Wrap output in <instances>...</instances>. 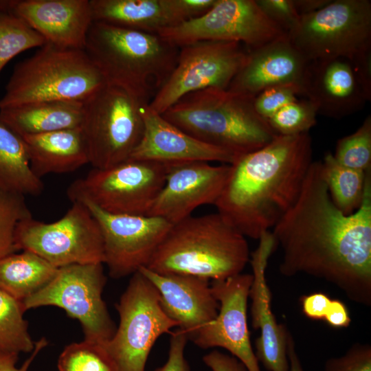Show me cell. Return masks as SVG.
Instances as JSON below:
<instances>
[{
	"mask_svg": "<svg viewBox=\"0 0 371 371\" xmlns=\"http://www.w3.org/2000/svg\"><path fill=\"white\" fill-rule=\"evenodd\" d=\"M282 275L304 273L371 305V168L360 207L346 215L333 202L321 161L311 163L293 206L273 227Z\"/></svg>",
	"mask_w": 371,
	"mask_h": 371,
	"instance_id": "cell-1",
	"label": "cell"
},
{
	"mask_svg": "<svg viewBox=\"0 0 371 371\" xmlns=\"http://www.w3.org/2000/svg\"><path fill=\"white\" fill-rule=\"evenodd\" d=\"M308 133L276 135L264 147L237 157L214 204L245 237L259 239L297 200L313 162Z\"/></svg>",
	"mask_w": 371,
	"mask_h": 371,
	"instance_id": "cell-2",
	"label": "cell"
},
{
	"mask_svg": "<svg viewBox=\"0 0 371 371\" xmlns=\"http://www.w3.org/2000/svg\"><path fill=\"white\" fill-rule=\"evenodd\" d=\"M249 258L245 236L216 212L172 224L145 267L221 280L241 273Z\"/></svg>",
	"mask_w": 371,
	"mask_h": 371,
	"instance_id": "cell-3",
	"label": "cell"
},
{
	"mask_svg": "<svg viewBox=\"0 0 371 371\" xmlns=\"http://www.w3.org/2000/svg\"><path fill=\"white\" fill-rule=\"evenodd\" d=\"M84 50L107 84L149 103L175 68L179 47L159 34L93 21Z\"/></svg>",
	"mask_w": 371,
	"mask_h": 371,
	"instance_id": "cell-4",
	"label": "cell"
},
{
	"mask_svg": "<svg viewBox=\"0 0 371 371\" xmlns=\"http://www.w3.org/2000/svg\"><path fill=\"white\" fill-rule=\"evenodd\" d=\"M163 117L183 131L236 158L257 150L277 135L255 110L254 98L220 88L190 93Z\"/></svg>",
	"mask_w": 371,
	"mask_h": 371,
	"instance_id": "cell-5",
	"label": "cell"
},
{
	"mask_svg": "<svg viewBox=\"0 0 371 371\" xmlns=\"http://www.w3.org/2000/svg\"><path fill=\"white\" fill-rule=\"evenodd\" d=\"M106 84L84 49L46 43L15 65L0 110L40 101L84 102Z\"/></svg>",
	"mask_w": 371,
	"mask_h": 371,
	"instance_id": "cell-6",
	"label": "cell"
},
{
	"mask_svg": "<svg viewBox=\"0 0 371 371\" xmlns=\"http://www.w3.org/2000/svg\"><path fill=\"white\" fill-rule=\"evenodd\" d=\"M146 104L135 93L107 83L83 102L80 129L93 168L129 159L143 135L141 109Z\"/></svg>",
	"mask_w": 371,
	"mask_h": 371,
	"instance_id": "cell-7",
	"label": "cell"
},
{
	"mask_svg": "<svg viewBox=\"0 0 371 371\" xmlns=\"http://www.w3.org/2000/svg\"><path fill=\"white\" fill-rule=\"evenodd\" d=\"M308 62L347 58L371 51V1L334 0L302 15L286 34Z\"/></svg>",
	"mask_w": 371,
	"mask_h": 371,
	"instance_id": "cell-8",
	"label": "cell"
},
{
	"mask_svg": "<svg viewBox=\"0 0 371 371\" xmlns=\"http://www.w3.org/2000/svg\"><path fill=\"white\" fill-rule=\"evenodd\" d=\"M167 168L131 159L106 168H93L70 184L67 194L71 203L89 201L111 214L147 215L164 185Z\"/></svg>",
	"mask_w": 371,
	"mask_h": 371,
	"instance_id": "cell-9",
	"label": "cell"
},
{
	"mask_svg": "<svg viewBox=\"0 0 371 371\" xmlns=\"http://www.w3.org/2000/svg\"><path fill=\"white\" fill-rule=\"evenodd\" d=\"M17 250L30 251L56 268L104 262L100 226L87 207L71 206L59 220L45 223L30 216L21 220L14 233Z\"/></svg>",
	"mask_w": 371,
	"mask_h": 371,
	"instance_id": "cell-10",
	"label": "cell"
},
{
	"mask_svg": "<svg viewBox=\"0 0 371 371\" xmlns=\"http://www.w3.org/2000/svg\"><path fill=\"white\" fill-rule=\"evenodd\" d=\"M116 309L119 326L104 346L118 371H145L155 342L177 324L165 313L157 291L139 271L132 275Z\"/></svg>",
	"mask_w": 371,
	"mask_h": 371,
	"instance_id": "cell-11",
	"label": "cell"
},
{
	"mask_svg": "<svg viewBox=\"0 0 371 371\" xmlns=\"http://www.w3.org/2000/svg\"><path fill=\"white\" fill-rule=\"evenodd\" d=\"M106 280L102 263L62 267L47 284L21 302L25 311L60 308L80 322L85 339L105 344L116 330L102 299Z\"/></svg>",
	"mask_w": 371,
	"mask_h": 371,
	"instance_id": "cell-12",
	"label": "cell"
},
{
	"mask_svg": "<svg viewBox=\"0 0 371 371\" xmlns=\"http://www.w3.org/2000/svg\"><path fill=\"white\" fill-rule=\"evenodd\" d=\"M237 42L201 41L179 47L177 61L148 106L162 114L184 95L207 88L227 89L247 57Z\"/></svg>",
	"mask_w": 371,
	"mask_h": 371,
	"instance_id": "cell-13",
	"label": "cell"
},
{
	"mask_svg": "<svg viewBox=\"0 0 371 371\" xmlns=\"http://www.w3.org/2000/svg\"><path fill=\"white\" fill-rule=\"evenodd\" d=\"M181 47L201 41L237 42L255 49L286 36L261 10L256 0H216L203 15L158 34Z\"/></svg>",
	"mask_w": 371,
	"mask_h": 371,
	"instance_id": "cell-14",
	"label": "cell"
},
{
	"mask_svg": "<svg viewBox=\"0 0 371 371\" xmlns=\"http://www.w3.org/2000/svg\"><path fill=\"white\" fill-rule=\"evenodd\" d=\"M85 205L102 236L104 262L114 278L133 275L146 267L172 224L155 216L115 214L89 201Z\"/></svg>",
	"mask_w": 371,
	"mask_h": 371,
	"instance_id": "cell-15",
	"label": "cell"
},
{
	"mask_svg": "<svg viewBox=\"0 0 371 371\" xmlns=\"http://www.w3.org/2000/svg\"><path fill=\"white\" fill-rule=\"evenodd\" d=\"M252 280V274L241 273L212 280V291L219 304L218 315L190 340L201 348H223L248 371H261L251 347L247 324V300Z\"/></svg>",
	"mask_w": 371,
	"mask_h": 371,
	"instance_id": "cell-16",
	"label": "cell"
},
{
	"mask_svg": "<svg viewBox=\"0 0 371 371\" xmlns=\"http://www.w3.org/2000/svg\"><path fill=\"white\" fill-rule=\"evenodd\" d=\"M164 186L148 214L175 224L201 205L214 204L227 181L230 164L192 161L167 166Z\"/></svg>",
	"mask_w": 371,
	"mask_h": 371,
	"instance_id": "cell-17",
	"label": "cell"
},
{
	"mask_svg": "<svg viewBox=\"0 0 371 371\" xmlns=\"http://www.w3.org/2000/svg\"><path fill=\"white\" fill-rule=\"evenodd\" d=\"M258 247L251 254L252 283L249 290L251 300L252 326L260 330L255 341V355L268 371H289L286 352L288 329L276 322L271 310V294L266 280L268 260L276 248L271 232L263 234L258 239Z\"/></svg>",
	"mask_w": 371,
	"mask_h": 371,
	"instance_id": "cell-18",
	"label": "cell"
},
{
	"mask_svg": "<svg viewBox=\"0 0 371 371\" xmlns=\"http://www.w3.org/2000/svg\"><path fill=\"white\" fill-rule=\"evenodd\" d=\"M142 137L129 159L171 166L192 161H218L231 164L236 158L231 153L206 144L183 131L150 108L141 109Z\"/></svg>",
	"mask_w": 371,
	"mask_h": 371,
	"instance_id": "cell-19",
	"label": "cell"
},
{
	"mask_svg": "<svg viewBox=\"0 0 371 371\" xmlns=\"http://www.w3.org/2000/svg\"><path fill=\"white\" fill-rule=\"evenodd\" d=\"M301 95L313 104L317 114L335 119L359 111L371 100L351 62L344 58L309 62L301 84Z\"/></svg>",
	"mask_w": 371,
	"mask_h": 371,
	"instance_id": "cell-20",
	"label": "cell"
},
{
	"mask_svg": "<svg viewBox=\"0 0 371 371\" xmlns=\"http://www.w3.org/2000/svg\"><path fill=\"white\" fill-rule=\"evenodd\" d=\"M139 271L155 286L162 309L186 333L188 340L216 319L219 304L213 295L209 280L187 275L157 273L145 267Z\"/></svg>",
	"mask_w": 371,
	"mask_h": 371,
	"instance_id": "cell-21",
	"label": "cell"
},
{
	"mask_svg": "<svg viewBox=\"0 0 371 371\" xmlns=\"http://www.w3.org/2000/svg\"><path fill=\"white\" fill-rule=\"evenodd\" d=\"M9 13L63 48L84 49L93 22L90 0H12Z\"/></svg>",
	"mask_w": 371,
	"mask_h": 371,
	"instance_id": "cell-22",
	"label": "cell"
},
{
	"mask_svg": "<svg viewBox=\"0 0 371 371\" xmlns=\"http://www.w3.org/2000/svg\"><path fill=\"white\" fill-rule=\"evenodd\" d=\"M308 63L285 36L248 50L227 89L254 98L276 85L297 84L301 87Z\"/></svg>",
	"mask_w": 371,
	"mask_h": 371,
	"instance_id": "cell-23",
	"label": "cell"
},
{
	"mask_svg": "<svg viewBox=\"0 0 371 371\" xmlns=\"http://www.w3.org/2000/svg\"><path fill=\"white\" fill-rule=\"evenodd\" d=\"M33 172L40 179L49 174H63L89 164L80 128L22 136Z\"/></svg>",
	"mask_w": 371,
	"mask_h": 371,
	"instance_id": "cell-24",
	"label": "cell"
},
{
	"mask_svg": "<svg viewBox=\"0 0 371 371\" xmlns=\"http://www.w3.org/2000/svg\"><path fill=\"white\" fill-rule=\"evenodd\" d=\"M83 102L47 100L0 110V119L21 136L80 128Z\"/></svg>",
	"mask_w": 371,
	"mask_h": 371,
	"instance_id": "cell-25",
	"label": "cell"
},
{
	"mask_svg": "<svg viewBox=\"0 0 371 371\" xmlns=\"http://www.w3.org/2000/svg\"><path fill=\"white\" fill-rule=\"evenodd\" d=\"M93 21L158 34L173 22L164 0H90Z\"/></svg>",
	"mask_w": 371,
	"mask_h": 371,
	"instance_id": "cell-26",
	"label": "cell"
},
{
	"mask_svg": "<svg viewBox=\"0 0 371 371\" xmlns=\"http://www.w3.org/2000/svg\"><path fill=\"white\" fill-rule=\"evenodd\" d=\"M0 188L23 196H38L42 179L32 170L26 144L0 119Z\"/></svg>",
	"mask_w": 371,
	"mask_h": 371,
	"instance_id": "cell-27",
	"label": "cell"
},
{
	"mask_svg": "<svg viewBox=\"0 0 371 371\" xmlns=\"http://www.w3.org/2000/svg\"><path fill=\"white\" fill-rule=\"evenodd\" d=\"M58 268L30 251L0 259V289L22 302L47 284Z\"/></svg>",
	"mask_w": 371,
	"mask_h": 371,
	"instance_id": "cell-28",
	"label": "cell"
},
{
	"mask_svg": "<svg viewBox=\"0 0 371 371\" xmlns=\"http://www.w3.org/2000/svg\"><path fill=\"white\" fill-rule=\"evenodd\" d=\"M322 164L333 202L344 214L354 213L362 203L366 172L342 166L330 152L326 153Z\"/></svg>",
	"mask_w": 371,
	"mask_h": 371,
	"instance_id": "cell-29",
	"label": "cell"
},
{
	"mask_svg": "<svg viewBox=\"0 0 371 371\" xmlns=\"http://www.w3.org/2000/svg\"><path fill=\"white\" fill-rule=\"evenodd\" d=\"M23 304L0 289V351L32 352L35 347L23 319Z\"/></svg>",
	"mask_w": 371,
	"mask_h": 371,
	"instance_id": "cell-30",
	"label": "cell"
},
{
	"mask_svg": "<svg viewBox=\"0 0 371 371\" xmlns=\"http://www.w3.org/2000/svg\"><path fill=\"white\" fill-rule=\"evenodd\" d=\"M57 366L59 371H118L104 344L85 339L66 346Z\"/></svg>",
	"mask_w": 371,
	"mask_h": 371,
	"instance_id": "cell-31",
	"label": "cell"
},
{
	"mask_svg": "<svg viewBox=\"0 0 371 371\" xmlns=\"http://www.w3.org/2000/svg\"><path fill=\"white\" fill-rule=\"evenodd\" d=\"M45 43V38L21 19L0 13V73L18 54Z\"/></svg>",
	"mask_w": 371,
	"mask_h": 371,
	"instance_id": "cell-32",
	"label": "cell"
},
{
	"mask_svg": "<svg viewBox=\"0 0 371 371\" xmlns=\"http://www.w3.org/2000/svg\"><path fill=\"white\" fill-rule=\"evenodd\" d=\"M333 156L342 166L366 172L371 168V116L352 134L339 139Z\"/></svg>",
	"mask_w": 371,
	"mask_h": 371,
	"instance_id": "cell-33",
	"label": "cell"
},
{
	"mask_svg": "<svg viewBox=\"0 0 371 371\" xmlns=\"http://www.w3.org/2000/svg\"><path fill=\"white\" fill-rule=\"evenodd\" d=\"M32 216L25 196L0 188V259L16 253L14 233L18 223Z\"/></svg>",
	"mask_w": 371,
	"mask_h": 371,
	"instance_id": "cell-34",
	"label": "cell"
},
{
	"mask_svg": "<svg viewBox=\"0 0 371 371\" xmlns=\"http://www.w3.org/2000/svg\"><path fill=\"white\" fill-rule=\"evenodd\" d=\"M316 109L308 100L298 99L279 110L267 121L277 135L308 133L316 124Z\"/></svg>",
	"mask_w": 371,
	"mask_h": 371,
	"instance_id": "cell-35",
	"label": "cell"
},
{
	"mask_svg": "<svg viewBox=\"0 0 371 371\" xmlns=\"http://www.w3.org/2000/svg\"><path fill=\"white\" fill-rule=\"evenodd\" d=\"M301 95L300 85L284 84L269 87L254 98L256 112L268 120L288 104L297 100Z\"/></svg>",
	"mask_w": 371,
	"mask_h": 371,
	"instance_id": "cell-36",
	"label": "cell"
},
{
	"mask_svg": "<svg viewBox=\"0 0 371 371\" xmlns=\"http://www.w3.org/2000/svg\"><path fill=\"white\" fill-rule=\"evenodd\" d=\"M325 371H371V346L356 343L342 356L328 359Z\"/></svg>",
	"mask_w": 371,
	"mask_h": 371,
	"instance_id": "cell-37",
	"label": "cell"
},
{
	"mask_svg": "<svg viewBox=\"0 0 371 371\" xmlns=\"http://www.w3.org/2000/svg\"><path fill=\"white\" fill-rule=\"evenodd\" d=\"M256 2L263 12L286 34L300 19L293 0H256Z\"/></svg>",
	"mask_w": 371,
	"mask_h": 371,
	"instance_id": "cell-38",
	"label": "cell"
},
{
	"mask_svg": "<svg viewBox=\"0 0 371 371\" xmlns=\"http://www.w3.org/2000/svg\"><path fill=\"white\" fill-rule=\"evenodd\" d=\"M216 1V0H164L173 22L172 26L201 16Z\"/></svg>",
	"mask_w": 371,
	"mask_h": 371,
	"instance_id": "cell-39",
	"label": "cell"
},
{
	"mask_svg": "<svg viewBox=\"0 0 371 371\" xmlns=\"http://www.w3.org/2000/svg\"><path fill=\"white\" fill-rule=\"evenodd\" d=\"M188 338L185 333L178 329L170 339L168 356L166 363L154 371H191L184 356Z\"/></svg>",
	"mask_w": 371,
	"mask_h": 371,
	"instance_id": "cell-40",
	"label": "cell"
},
{
	"mask_svg": "<svg viewBox=\"0 0 371 371\" xmlns=\"http://www.w3.org/2000/svg\"><path fill=\"white\" fill-rule=\"evenodd\" d=\"M331 299L324 293H313L301 297L303 313L313 320H324Z\"/></svg>",
	"mask_w": 371,
	"mask_h": 371,
	"instance_id": "cell-41",
	"label": "cell"
},
{
	"mask_svg": "<svg viewBox=\"0 0 371 371\" xmlns=\"http://www.w3.org/2000/svg\"><path fill=\"white\" fill-rule=\"evenodd\" d=\"M203 361L212 371H248L238 359L217 350L204 355Z\"/></svg>",
	"mask_w": 371,
	"mask_h": 371,
	"instance_id": "cell-42",
	"label": "cell"
},
{
	"mask_svg": "<svg viewBox=\"0 0 371 371\" xmlns=\"http://www.w3.org/2000/svg\"><path fill=\"white\" fill-rule=\"evenodd\" d=\"M47 345V341L43 337L35 342V347L30 356L21 367H16L19 354L0 351V371H28V369L38 354Z\"/></svg>",
	"mask_w": 371,
	"mask_h": 371,
	"instance_id": "cell-43",
	"label": "cell"
},
{
	"mask_svg": "<svg viewBox=\"0 0 371 371\" xmlns=\"http://www.w3.org/2000/svg\"><path fill=\"white\" fill-rule=\"evenodd\" d=\"M350 61L361 87L371 100V51L363 53Z\"/></svg>",
	"mask_w": 371,
	"mask_h": 371,
	"instance_id": "cell-44",
	"label": "cell"
},
{
	"mask_svg": "<svg viewBox=\"0 0 371 371\" xmlns=\"http://www.w3.org/2000/svg\"><path fill=\"white\" fill-rule=\"evenodd\" d=\"M324 320L329 326L336 328H346L351 321L346 306L339 300H331Z\"/></svg>",
	"mask_w": 371,
	"mask_h": 371,
	"instance_id": "cell-45",
	"label": "cell"
},
{
	"mask_svg": "<svg viewBox=\"0 0 371 371\" xmlns=\"http://www.w3.org/2000/svg\"><path fill=\"white\" fill-rule=\"evenodd\" d=\"M300 16L308 14L322 8L331 0H293Z\"/></svg>",
	"mask_w": 371,
	"mask_h": 371,
	"instance_id": "cell-46",
	"label": "cell"
},
{
	"mask_svg": "<svg viewBox=\"0 0 371 371\" xmlns=\"http://www.w3.org/2000/svg\"><path fill=\"white\" fill-rule=\"evenodd\" d=\"M286 352L289 362V371H304L296 352L293 336L289 330L286 335Z\"/></svg>",
	"mask_w": 371,
	"mask_h": 371,
	"instance_id": "cell-47",
	"label": "cell"
}]
</instances>
